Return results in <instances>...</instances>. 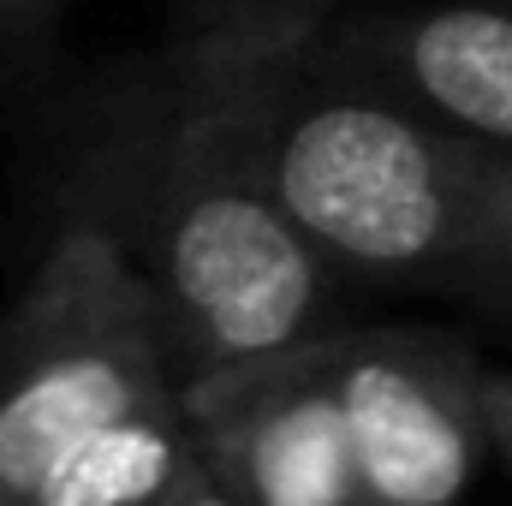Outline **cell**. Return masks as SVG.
<instances>
[{
  "instance_id": "cell-2",
  "label": "cell",
  "mask_w": 512,
  "mask_h": 506,
  "mask_svg": "<svg viewBox=\"0 0 512 506\" xmlns=\"http://www.w3.org/2000/svg\"><path fill=\"white\" fill-rule=\"evenodd\" d=\"M66 215L102 227L149 286L179 387L280 358L334 328L340 268L298 233L185 66L155 108L84 149Z\"/></svg>"
},
{
  "instance_id": "cell-1",
  "label": "cell",
  "mask_w": 512,
  "mask_h": 506,
  "mask_svg": "<svg viewBox=\"0 0 512 506\" xmlns=\"http://www.w3.org/2000/svg\"><path fill=\"white\" fill-rule=\"evenodd\" d=\"M179 66L239 131L262 185L340 274L512 304L501 155L334 60L316 0H251Z\"/></svg>"
},
{
  "instance_id": "cell-9",
  "label": "cell",
  "mask_w": 512,
  "mask_h": 506,
  "mask_svg": "<svg viewBox=\"0 0 512 506\" xmlns=\"http://www.w3.org/2000/svg\"><path fill=\"white\" fill-rule=\"evenodd\" d=\"M173 506H245V501H239V495H233V489L203 465V459H197V471L185 477V489L173 495Z\"/></svg>"
},
{
  "instance_id": "cell-5",
  "label": "cell",
  "mask_w": 512,
  "mask_h": 506,
  "mask_svg": "<svg viewBox=\"0 0 512 506\" xmlns=\"http://www.w3.org/2000/svg\"><path fill=\"white\" fill-rule=\"evenodd\" d=\"M197 459L245 506H364L340 387L334 328L310 346L179 387Z\"/></svg>"
},
{
  "instance_id": "cell-10",
  "label": "cell",
  "mask_w": 512,
  "mask_h": 506,
  "mask_svg": "<svg viewBox=\"0 0 512 506\" xmlns=\"http://www.w3.org/2000/svg\"><path fill=\"white\" fill-rule=\"evenodd\" d=\"M54 0H0V30H18V24H30V18H42Z\"/></svg>"
},
{
  "instance_id": "cell-11",
  "label": "cell",
  "mask_w": 512,
  "mask_h": 506,
  "mask_svg": "<svg viewBox=\"0 0 512 506\" xmlns=\"http://www.w3.org/2000/svg\"><path fill=\"white\" fill-rule=\"evenodd\" d=\"M501 185H507V209H512V155H501Z\"/></svg>"
},
{
  "instance_id": "cell-6",
  "label": "cell",
  "mask_w": 512,
  "mask_h": 506,
  "mask_svg": "<svg viewBox=\"0 0 512 506\" xmlns=\"http://www.w3.org/2000/svg\"><path fill=\"white\" fill-rule=\"evenodd\" d=\"M340 66L370 78L423 120L512 155V6L507 0H435L328 24Z\"/></svg>"
},
{
  "instance_id": "cell-4",
  "label": "cell",
  "mask_w": 512,
  "mask_h": 506,
  "mask_svg": "<svg viewBox=\"0 0 512 506\" xmlns=\"http://www.w3.org/2000/svg\"><path fill=\"white\" fill-rule=\"evenodd\" d=\"M364 506H459L489 435V364L441 328H334Z\"/></svg>"
},
{
  "instance_id": "cell-3",
  "label": "cell",
  "mask_w": 512,
  "mask_h": 506,
  "mask_svg": "<svg viewBox=\"0 0 512 506\" xmlns=\"http://www.w3.org/2000/svg\"><path fill=\"white\" fill-rule=\"evenodd\" d=\"M179 393V364L149 286L120 245L60 215L42 262L0 316V506L84 435Z\"/></svg>"
},
{
  "instance_id": "cell-7",
  "label": "cell",
  "mask_w": 512,
  "mask_h": 506,
  "mask_svg": "<svg viewBox=\"0 0 512 506\" xmlns=\"http://www.w3.org/2000/svg\"><path fill=\"white\" fill-rule=\"evenodd\" d=\"M197 471V435L185 399H149L66 447L18 506H173Z\"/></svg>"
},
{
  "instance_id": "cell-8",
  "label": "cell",
  "mask_w": 512,
  "mask_h": 506,
  "mask_svg": "<svg viewBox=\"0 0 512 506\" xmlns=\"http://www.w3.org/2000/svg\"><path fill=\"white\" fill-rule=\"evenodd\" d=\"M489 435H495V447L512 459V364L489 370Z\"/></svg>"
}]
</instances>
